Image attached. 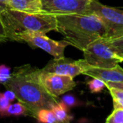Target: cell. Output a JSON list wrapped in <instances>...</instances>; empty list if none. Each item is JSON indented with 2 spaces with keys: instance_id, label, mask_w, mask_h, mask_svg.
<instances>
[{
  "instance_id": "1",
  "label": "cell",
  "mask_w": 123,
  "mask_h": 123,
  "mask_svg": "<svg viewBox=\"0 0 123 123\" xmlns=\"http://www.w3.org/2000/svg\"><path fill=\"white\" fill-rule=\"evenodd\" d=\"M40 73L41 69L30 64L20 66L14 69L9 80L4 84L6 89L14 93L19 102L27 108L29 116L34 118L41 110H51L59 102L42 85Z\"/></svg>"
},
{
  "instance_id": "2",
  "label": "cell",
  "mask_w": 123,
  "mask_h": 123,
  "mask_svg": "<svg viewBox=\"0 0 123 123\" xmlns=\"http://www.w3.org/2000/svg\"><path fill=\"white\" fill-rule=\"evenodd\" d=\"M56 19V31L69 45L83 51L94 41L106 38L104 24L94 14H58Z\"/></svg>"
},
{
  "instance_id": "3",
  "label": "cell",
  "mask_w": 123,
  "mask_h": 123,
  "mask_svg": "<svg viewBox=\"0 0 123 123\" xmlns=\"http://www.w3.org/2000/svg\"><path fill=\"white\" fill-rule=\"evenodd\" d=\"M9 40L19 41L22 35L28 33L46 34L56 31V15L50 14H31L7 9L0 13Z\"/></svg>"
},
{
  "instance_id": "4",
  "label": "cell",
  "mask_w": 123,
  "mask_h": 123,
  "mask_svg": "<svg viewBox=\"0 0 123 123\" xmlns=\"http://www.w3.org/2000/svg\"><path fill=\"white\" fill-rule=\"evenodd\" d=\"M83 52L84 59L89 66L94 68H111L121 62V60L110 46L106 38H100L94 41Z\"/></svg>"
},
{
  "instance_id": "5",
  "label": "cell",
  "mask_w": 123,
  "mask_h": 123,
  "mask_svg": "<svg viewBox=\"0 0 123 123\" xmlns=\"http://www.w3.org/2000/svg\"><path fill=\"white\" fill-rule=\"evenodd\" d=\"M88 14H94L101 19L106 30V39L123 36V10L104 5L98 0H93Z\"/></svg>"
},
{
  "instance_id": "6",
  "label": "cell",
  "mask_w": 123,
  "mask_h": 123,
  "mask_svg": "<svg viewBox=\"0 0 123 123\" xmlns=\"http://www.w3.org/2000/svg\"><path fill=\"white\" fill-rule=\"evenodd\" d=\"M19 41L26 42L31 47L39 48L46 51L54 58L64 57V50L69 45L65 40L54 41L42 33H28L19 37Z\"/></svg>"
},
{
  "instance_id": "7",
  "label": "cell",
  "mask_w": 123,
  "mask_h": 123,
  "mask_svg": "<svg viewBox=\"0 0 123 123\" xmlns=\"http://www.w3.org/2000/svg\"><path fill=\"white\" fill-rule=\"evenodd\" d=\"M93 0H41L42 11L45 14H88Z\"/></svg>"
},
{
  "instance_id": "8",
  "label": "cell",
  "mask_w": 123,
  "mask_h": 123,
  "mask_svg": "<svg viewBox=\"0 0 123 123\" xmlns=\"http://www.w3.org/2000/svg\"><path fill=\"white\" fill-rule=\"evenodd\" d=\"M89 67V65L84 59L75 61L64 56L61 58H53L41 70L42 73L74 78L79 74H84Z\"/></svg>"
},
{
  "instance_id": "9",
  "label": "cell",
  "mask_w": 123,
  "mask_h": 123,
  "mask_svg": "<svg viewBox=\"0 0 123 123\" xmlns=\"http://www.w3.org/2000/svg\"><path fill=\"white\" fill-rule=\"evenodd\" d=\"M40 80L51 95L58 98L62 94L72 90L76 86L74 78L55 74L40 73Z\"/></svg>"
},
{
  "instance_id": "10",
  "label": "cell",
  "mask_w": 123,
  "mask_h": 123,
  "mask_svg": "<svg viewBox=\"0 0 123 123\" xmlns=\"http://www.w3.org/2000/svg\"><path fill=\"white\" fill-rule=\"evenodd\" d=\"M83 74L101 79L105 83H123V68L119 64L111 68H98L89 66Z\"/></svg>"
},
{
  "instance_id": "11",
  "label": "cell",
  "mask_w": 123,
  "mask_h": 123,
  "mask_svg": "<svg viewBox=\"0 0 123 123\" xmlns=\"http://www.w3.org/2000/svg\"><path fill=\"white\" fill-rule=\"evenodd\" d=\"M9 9L31 14H41L42 11L41 0H9Z\"/></svg>"
},
{
  "instance_id": "12",
  "label": "cell",
  "mask_w": 123,
  "mask_h": 123,
  "mask_svg": "<svg viewBox=\"0 0 123 123\" xmlns=\"http://www.w3.org/2000/svg\"><path fill=\"white\" fill-rule=\"evenodd\" d=\"M51 111L56 116V120L59 123H70L72 116L69 115L68 106L62 101H59L52 107Z\"/></svg>"
},
{
  "instance_id": "13",
  "label": "cell",
  "mask_w": 123,
  "mask_h": 123,
  "mask_svg": "<svg viewBox=\"0 0 123 123\" xmlns=\"http://www.w3.org/2000/svg\"><path fill=\"white\" fill-rule=\"evenodd\" d=\"M28 115L29 116V111L27 108L22 105L21 103H14V104H10L9 108L7 109L5 112V116H25Z\"/></svg>"
},
{
  "instance_id": "14",
  "label": "cell",
  "mask_w": 123,
  "mask_h": 123,
  "mask_svg": "<svg viewBox=\"0 0 123 123\" xmlns=\"http://www.w3.org/2000/svg\"><path fill=\"white\" fill-rule=\"evenodd\" d=\"M36 119L40 123H59L53 111L48 109L41 110L36 115Z\"/></svg>"
},
{
  "instance_id": "15",
  "label": "cell",
  "mask_w": 123,
  "mask_h": 123,
  "mask_svg": "<svg viewBox=\"0 0 123 123\" xmlns=\"http://www.w3.org/2000/svg\"><path fill=\"white\" fill-rule=\"evenodd\" d=\"M107 41L113 51L123 62V36L115 39H107Z\"/></svg>"
},
{
  "instance_id": "16",
  "label": "cell",
  "mask_w": 123,
  "mask_h": 123,
  "mask_svg": "<svg viewBox=\"0 0 123 123\" xmlns=\"http://www.w3.org/2000/svg\"><path fill=\"white\" fill-rule=\"evenodd\" d=\"M88 86L91 93H99L104 89L105 86V83L103 80L96 78H93L90 81L88 82Z\"/></svg>"
},
{
  "instance_id": "17",
  "label": "cell",
  "mask_w": 123,
  "mask_h": 123,
  "mask_svg": "<svg viewBox=\"0 0 123 123\" xmlns=\"http://www.w3.org/2000/svg\"><path fill=\"white\" fill-rule=\"evenodd\" d=\"M106 123H123V109H114L106 119Z\"/></svg>"
},
{
  "instance_id": "18",
  "label": "cell",
  "mask_w": 123,
  "mask_h": 123,
  "mask_svg": "<svg viewBox=\"0 0 123 123\" xmlns=\"http://www.w3.org/2000/svg\"><path fill=\"white\" fill-rule=\"evenodd\" d=\"M12 75L11 69L5 65H0V84H5Z\"/></svg>"
},
{
  "instance_id": "19",
  "label": "cell",
  "mask_w": 123,
  "mask_h": 123,
  "mask_svg": "<svg viewBox=\"0 0 123 123\" xmlns=\"http://www.w3.org/2000/svg\"><path fill=\"white\" fill-rule=\"evenodd\" d=\"M10 104V101L5 97L4 93H0V117L5 116V112Z\"/></svg>"
},
{
  "instance_id": "20",
  "label": "cell",
  "mask_w": 123,
  "mask_h": 123,
  "mask_svg": "<svg viewBox=\"0 0 123 123\" xmlns=\"http://www.w3.org/2000/svg\"><path fill=\"white\" fill-rule=\"evenodd\" d=\"M6 41H9V38H8L5 28H4V24H3L1 17H0V42Z\"/></svg>"
},
{
  "instance_id": "21",
  "label": "cell",
  "mask_w": 123,
  "mask_h": 123,
  "mask_svg": "<svg viewBox=\"0 0 123 123\" xmlns=\"http://www.w3.org/2000/svg\"><path fill=\"white\" fill-rule=\"evenodd\" d=\"M62 102H63L67 106L74 105L75 104V99L71 95H67V96H64L63 97Z\"/></svg>"
},
{
  "instance_id": "22",
  "label": "cell",
  "mask_w": 123,
  "mask_h": 123,
  "mask_svg": "<svg viewBox=\"0 0 123 123\" xmlns=\"http://www.w3.org/2000/svg\"><path fill=\"white\" fill-rule=\"evenodd\" d=\"M106 88H115L123 90V83H105Z\"/></svg>"
},
{
  "instance_id": "23",
  "label": "cell",
  "mask_w": 123,
  "mask_h": 123,
  "mask_svg": "<svg viewBox=\"0 0 123 123\" xmlns=\"http://www.w3.org/2000/svg\"><path fill=\"white\" fill-rule=\"evenodd\" d=\"M4 94L5 95V97L7 98L10 102L16 99V96H15V94H14V93L11 90H9V89H7V90L4 93Z\"/></svg>"
},
{
  "instance_id": "24",
  "label": "cell",
  "mask_w": 123,
  "mask_h": 123,
  "mask_svg": "<svg viewBox=\"0 0 123 123\" xmlns=\"http://www.w3.org/2000/svg\"><path fill=\"white\" fill-rule=\"evenodd\" d=\"M9 0H0V13L7 9H9Z\"/></svg>"
},
{
  "instance_id": "25",
  "label": "cell",
  "mask_w": 123,
  "mask_h": 123,
  "mask_svg": "<svg viewBox=\"0 0 123 123\" xmlns=\"http://www.w3.org/2000/svg\"><path fill=\"white\" fill-rule=\"evenodd\" d=\"M114 109H123V100H113Z\"/></svg>"
}]
</instances>
